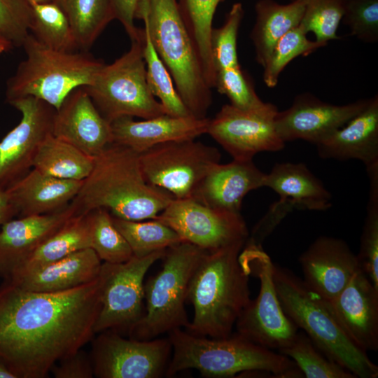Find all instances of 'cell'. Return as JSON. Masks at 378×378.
Segmentation results:
<instances>
[{
    "mask_svg": "<svg viewBox=\"0 0 378 378\" xmlns=\"http://www.w3.org/2000/svg\"><path fill=\"white\" fill-rule=\"evenodd\" d=\"M181 15L193 41L206 82L214 88V67L210 36L214 15L221 0H177Z\"/></svg>",
    "mask_w": 378,
    "mask_h": 378,
    "instance_id": "4dcf8cb0",
    "label": "cell"
},
{
    "mask_svg": "<svg viewBox=\"0 0 378 378\" xmlns=\"http://www.w3.org/2000/svg\"><path fill=\"white\" fill-rule=\"evenodd\" d=\"M31 8L30 31L40 42L52 49L73 52L78 47L67 15L55 1Z\"/></svg>",
    "mask_w": 378,
    "mask_h": 378,
    "instance_id": "d6a6232c",
    "label": "cell"
},
{
    "mask_svg": "<svg viewBox=\"0 0 378 378\" xmlns=\"http://www.w3.org/2000/svg\"><path fill=\"white\" fill-rule=\"evenodd\" d=\"M323 159L358 160L366 170L378 167V96L343 127L318 143Z\"/></svg>",
    "mask_w": 378,
    "mask_h": 378,
    "instance_id": "d4e9b609",
    "label": "cell"
},
{
    "mask_svg": "<svg viewBox=\"0 0 378 378\" xmlns=\"http://www.w3.org/2000/svg\"><path fill=\"white\" fill-rule=\"evenodd\" d=\"M90 213L91 248L105 262L122 263L129 260L133 253L123 235L115 226L111 214L102 208L90 211Z\"/></svg>",
    "mask_w": 378,
    "mask_h": 378,
    "instance_id": "f35d334b",
    "label": "cell"
},
{
    "mask_svg": "<svg viewBox=\"0 0 378 378\" xmlns=\"http://www.w3.org/2000/svg\"><path fill=\"white\" fill-rule=\"evenodd\" d=\"M238 259L248 276L259 279L260 290L238 317L237 332L279 352L293 342L298 327L286 316L279 302L273 279L274 263L262 245L247 240Z\"/></svg>",
    "mask_w": 378,
    "mask_h": 378,
    "instance_id": "30bf717a",
    "label": "cell"
},
{
    "mask_svg": "<svg viewBox=\"0 0 378 378\" xmlns=\"http://www.w3.org/2000/svg\"><path fill=\"white\" fill-rule=\"evenodd\" d=\"M92 349L99 378H158L165 375L172 353L169 338L125 339L115 330L99 332Z\"/></svg>",
    "mask_w": 378,
    "mask_h": 378,
    "instance_id": "4fadbf2b",
    "label": "cell"
},
{
    "mask_svg": "<svg viewBox=\"0 0 378 378\" xmlns=\"http://www.w3.org/2000/svg\"><path fill=\"white\" fill-rule=\"evenodd\" d=\"M209 118L192 116L175 117L163 114L136 121L122 116L111 121L113 143L124 146L137 153L165 142L195 139L206 134Z\"/></svg>",
    "mask_w": 378,
    "mask_h": 378,
    "instance_id": "603a6c76",
    "label": "cell"
},
{
    "mask_svg": "<svg viewBox=\"0 0 378 378\" xmlns=\"http://www.w3.org/2000/svg\"><path fill=\"white\" fill-rule=\"evenodd\" d=\"M370 179L367 214L356 255L360 269L378 290V169L368 172Z\"/></svg>",
    "mask_w": 378,
    "mask_h": 378,
    "instance_id": "74e56055",
    "label": "cell"
},
{
    "mask_svg": "<svg viewBox=\"0 0 378 378\" xmlns=\"http://www.w3.org/2000/svg\"><path fill=\"white\" fill-rule=\"evenodd\" d=\"M205 251L183 241L166 250L162 270L144 284L146 311L128 330L130 338L149 340L187 328L190 323L185 309L188 288Z\"/></svg>",
    "mask_w": 378,
    "mask_h": 378,
    "instance_id": "ba28073f",
    "label": "cell"
},
{
    "mask_svg": "<svg viewBox=\"0 0 378 378\" xmlns=\"http://www.w3.org/2000/svg\"><path fill=\"white\" fill-rule=\"evenodd\" d=\"M53 1H55V3L59 4L61 7L63 8L65 0H53Z\"/></svg>",
    "mask_w": 378,
    "mask_h": 378,
    "instance_id": "816d5d0a",
    "label": "cell"
},
{
    "mask_svg": "<svg viewBox=\"0 0 378 378\" xmlns=\"http://www.w3.org/2000/svg\"><path fill=\"white\" fill-rule=\"evenodd\" d=\"M300 24L288 31L275 44L263 68L262 78L268 88H274L284 69L300 55H308L327 44L312 41Z\"/></svg>",
    "mask_w": 378,
    "mask_h": 378,
    "instance_id": "8d00e7d4",
    "label": "cell"
},
{
    "mask_svg": "<svg viewBox=\"0 0 378 378\" xmlns=\"http://www.w3.org/2000/svg\"><path fill=\"white\" fill-rule=\"evenodd\" d=\"M166 250L143 257L133 255L122 263L102 264L101 307L94 333L108 330L128 331L142 317L145 274L155 262L163 258Z\"/></svg>",
    "mask_w": 378,
    "mask_h": 378,
    "instance_id": "7c38bea8",
    "label": "cell"
},
{
    "mask_svg": "<svg viewBox=\"0 0 378 378\" xmlns=\"http://www.w3.org/2000/svg\"><path fill=\"white\" fill-rule=\"evenodd\" d=\"M300 1L304 5V13L300 24L306 33L312 32L315 41L325 44L340 38L337 31L346 0Z\"/></svg>",
    "mask_w": 378,
    "mask_h": 378,
    "instance_id": "ab89813d",
    "label": "cell"
},
{
    "mask_svg": "<svg viewBox=\"0 0 378 378\" xmlns=\"http://www.w3.org/2000/svg\"><path fill=\"white\" fill-rule=\"evenodd\" d=\"M144 177L175 199L192 197L211 168L220 162L218 150L195 139L172 141L139 154Z\"/></svg>",
    "mask_w": 378,
    "mask_h": 378,
    "instance_id": "8fae6325",
    "label": "cell"
},
{
    "mask_svg": "<svg viewBox=\"0 0 378 378\" xmlns=\"http://www.w3.org/2000/svg\"><path fill=\"white\" fill-rule=\"evenodd\" d=\"M8 103L21 113L22 118L0 141L1 190H6L33 168L40 144L52 133L55 113L52 106L33 97Z\"/></svg>",
    "mask_w": 378,
    "mask_h": 378,
    "instance_id": "2e32d148",
    "label": "cell"
},
{
    "mask_svg": "<svg viewBox=\"0 0 378 378\" xmlns=\"http://www.w3.org/2000/svg\"><path fill=\"white\" fill-rule=\"evenodd\" d=\"M52 134L93 158L113 143L111 123L99 113L85 87L72 90L55 110Z\"/></svg>",
    "mask_w": 378,
    "mask_h": 378,
    "instance_id": "ffe728a7",
    "label": "cell"
},
{
    "mask_svg": "<svg viewBox=\"0 0 378 378\" xmlns=\"http://www.w3.org/2000/svg\"><path fill=\"white\" fill-rule=\"evenodd\" d=\"M168 334L172 357L165 372L167 377L195 369L206 377H232L246 372H265L274 377H304L290 358L237 332L212 338L176 328Z\"/></svg>",
    "mask_w": 378,
    "mask_h": 378,
    "instance_id": "277c9868",
    "label": "cell"
},
{
    "mask_svg": "<svg viewBox=\"0 0 378 378\" xmlns=\"http://www.w3.org/2000/svg\"><path fill=\"white\" fill-rule=\"evenodd\" d=\"M279 353L290 358L307 378H356L323 354L303 332Z\"/></svg>",
    "mask_w": 378,
    "mask_h": 378,
    "instance_id": "d590c367",
    "label": "cell"
},
{
    "mask_svg": "<svg viewBox=\"0 0 378 378\" xmlns=\"http://www.w3.org/2000/svg\"><path fill=\"white\" fill-rule=\"evenodd\" d=\"M77 215L70 203L52 214L19 217L0 227V277L8 279L48 238Z\"/></svg>",
    "mask_w": 378,
    "mask_h": 378,
    "instance_id": "44dd1931",
    "label": "cell"
},
{
    "mask_svg": "<svg viewBox=\"0 0 378 378\" xmlns=\"http://www.w3.org/2000/svg\"><path fill=\"white\" fill-rule=\"evenodd\" d=\"M64 10L78 49L87 51L115 19L112 0H65Z\"/></svg>",
    "mask_w": 378,
    "mask_h": 378,
    "instance_id": "1f68e13d",
    "label": "cell"
},
{
    "mask_svg": "<svg viewBox=\"0 0 378 378\" xmlns=\"http://www.w3.org/2000/svg\"><path fill=\"white\" fill-rule=\"evenodd\" d=\"M175 199L145 180L139 154L115 143L94 157L93 168L71 202L76 214L96 209L128 220L155 219Z\"/></svg>",
    "mask_w": 378,
    "mask_h": 378,
    "instance_id": "7a4b0ae2",
    "label": "cell"
},
{
    "mask_svg": "<svg viewBox=\"0 0 378 378\" xmlns=\"http://www.w3.org/2000/svg\"><path fill=\"white\" fill-rule=\"evenodd\" d=\"M17 216V211L6 192L0 190V227Z\"/></svg>",
    "mask_w": 378,
    "mask_h": 378,
    "instance_id": "7dc6e473",
    "label": "cell"
},
{
    "mask_svg": "<svg viewBox=\"0 0 378 378\" xmlns=\"http://www.w3.org/2000/svg\"><path fill=\"white\" fill-rule=\"evenodd\" d=\"M0 378H17L1 360H0Z\"/></svg>",
    "mask_w": 378,
    "mask_h": 378,
    "instance_id": "c3c4849f",
    "label": "cell"
},
{
    "mask_svg": "<svg viewBox=\"0 0 378 378\" xmlns=\"http://www.w3.org/2000/svg\"><path fill=\"white\" fill-rule=\"evenodd\" d=\"M50 372L56 378H92L94 370L91 358L81 349L57 362Z\"/></svg>",
    "mask_w": 378,
    "mask_h": 378,
    "instance_id": "f6af8a7d",
    "label": "cell"
},
{
    "mask_svg": "<svg viewBox=\"0 0 378 378\" xmlns=\"http://www.w3.org/2000/svg\"><path fill=\"white\" fill-rule=\"evenodd\" d=\"M246 241L205 251L190 279L186 301L193 318L187 332L212 338L226 337L251 301L249 276L239 262Z\"/></svg>",
    "mask_w": 378,
    "mask_h": 378,
    "instance_id": "3957f363",
    "label": "cell"
},
{
    "mask_svg": "<svg viewBox=\"0 0 378 378\" xmlns=\"http://www.w3.org/2000/svg\"><path fill=\"white\" fill-rule=\"evenodd\" d=\"M144 29L131 41L128 51L110 64H104L86 91L109 122L122 117L149 119L166 114L152 94L143 55Z\"/></svg>",
    "mask_w": 378,
    "mask_h": 378,
    "instance_id": "9c48e42d",
    "label": "cell"
},
{
    "mask_svg": "<svg viewBox=\"0 0 378 378\" xmlns=\"http://www.w3.org/2000/svg\"><path fill=\"white\" fill-rule=\"evenodd\" d=\"M143 29V55L147 82L152 94L160 99L166 114L175 117L192 116L181 99L168 69L156 52L148 29L144 26Z\"/></svg>",
    "mask_w": 378,
    "mask_h": 378,
    "instance_id": "e575fe53",
    "label": "cell"
},
{
    "mask_svg": "<svg viewBox=\"0 0 378 378\" xmlns=\"http://www.w3.org/2000/svg\"><path fill=\"white\" fill-rule=\"evenodd\" d=\"M324 302L357 347L378 349V290L360 269L334 299Z\"/></svg>",
    "mask_w": 378,
    "mask_h": 378,
    "instance_id": "ac0fdd59",
    "label": "cell"
},
{
    "mask_svg": "<svg viewBox=\"0 0 378 378\" xmlns=\"http://www.w3.org/2000/svg\"><path fill=\"white\" fill-rule=\"evenodd\" d=\"M307 287L325 301L334 299L360 269L356 255L342 239L318 237L299 258Z\"/></svg>",
    "mask_w": 378,
    "mask_h": 378,
    "instance_id": "d6986e66",
    "label": "cell"
},
{
    "mask_svg": "<svg viewBox=\"0 0 378 378\" xmlns=\"http://www.w3.org/2000/svg\"><path fill=\"white\" fill-rule=\"evenodd\" d=\"M277 108L271 103L261 107L243 109L230 104L223 105L209 119L206 134L218 142L233 158L253 160L263 151L282 150L285 143L274 126Z\"/></svg>",
    "mask_w": 378,
    "mask_h": 378,
    "instance_id": "5bb4252c",
    "label": "cell"
},
{
    "mask_svg": "<svg viewBox=\"0 0 378 378\" xmlns=\"http://www.w3.org/2000/svg\"><path fill=\"white\" fill-rule=\"evenodd\" d=\"M102 264V260L94 251L89 248L6 281L28 290L60 292L86 284L97 279Z\"/></svg>",
    "mask_w": 378,
    "mask_h": 378,
    "instance_id": "4316f807",
    "label": "cell"
},
{
    "mask_svg": "<svg viewBox=\"0 0 378 378\" xmlns=\"http://www.w3.org/2000/svg\"><path fill=\"white\" fill-rule=\"evenodd\" d=\"M265 177L253 160L219 162L208 172L192 198L209 207L241 214L244 197L264 187Z\"/></svg>",
    "mask_w": 378,
    "mask_h": 378,
    "instance_id": "cb8c5ba5",
    "label": "cell"
},
{
    "mask_svg": "<svg viewBox=\"0 0 378 378\" xmlns=\"http://www.w3.org/2000/svg\"><path fill=\"white\" fill-rule=\"evenodd\" d=\"M214 88L228 97L231 105L239 108H256L265 104L257 95L241 66L216 71Z\"/></svg>",
    "mask_w": 378,
    "mask_h": 378,
    "instance_id": "b9f144b4",
    "label": "cell"
},
{
    "mask_svg": "<svg viewBox=\"0 0 378 378\" xmlns=\"http://www.w3.org/2000/svg\"><path fill=\"white\" fill-rule=\"evenodd\" d=\"M342 20L360 41H378V0H346Z\"/></svg>",
    "mask_w": 378,
    "mask_h": 378,
    "instance_id": "7bdbcfd3",
    "label": "cell"
},
{
    "mask_svg": "<svg viewBox=\"0 0 378 378\" xmlns=\"http://www.w3.org/2000/svg\"><path fill=\"white\" fill-rule=\"evenodd\" d=\"M255 10V22L250 38L255 47V59L263 67L277 41L300 24L304 5L300 0H292L287 4L259 0Z\"/></svg>",
    "mask_w": 378,
    "mask_h": 378,
    "instance_id": "83f0119b",
    "label": "cell"
},
{
    "mask_svg": "<svg viewBox=\"0 0 378 378\" xmlns=\"http://www.w3.org/2000/svg\"><path fill=\"white\" fill-rule=\"evenodd\" d=\"M31 8L25 0H0V33L13 46H22L29 35Z\"/></svg>",
    "mask_w": 378,
    "mask_h": 378,
    "instance_id": "ee69618b",
    "label": "cell"
},
{
    "mask_svg": "<svg viewBox=\"0 0 378 378\" xmlns=\"http://www.w3.org/2000/svg\"><path fill=\"white\" fill-rule=\"evenodd\" d=\"M273 279L286 316L329 358L356 378H377L378 367L342 330L324 300L290 270L274 264Z\"/></svg>",
    "mask_w": 378,
    "mask_h": 378,
    "instance_id": "8992f818",
    "label": "cell"
},
{
    "mask_svg": "<svg viewBox=\"0 0 378 378\" xmlns=\"http://www.w3.org/2000/svg\"><path fill=\"white\" fill-rule=\"evenodd\" d=\"M136 19L144 21L154 48L168 69L190 115L206 118L212 104L193 41L177 0H139Z\"/></svg>",
    "mask_w": 378,
    "mask_h": 378,
    "instance_id": "5b68a950",
    "label": "cell"
},
{
    "mask_svg": "<svg viewBox=\"0 0 378 378\" xmlns=\"http://www.w3.org/2000/svg\"><path fill=\"white\" fill-rule=\"evenodd\" d=\"M139 2V0H112L115 19L122 24L131 41L140 34L141 28L134 23Z\"/></svg>",
    "mask_w": 378,
    "mask_h": 378,
    "instance_id": "bcb514c9",
    "label": "cell"
},
{
    "mask_svg": "<svg viewBox=\"0 0 378 378\" xmlns=\"http://www.w3.org/2000/svg\"><path fill=\"white\" fill-rule=\"evenodd\" d=\"M112 218L115 226L130 245L133 255L137 257L166 250L182 241L173 229L155 219L144 222L124 220L113 216Z\"/></svg>",
    "mask_w": 378,
    "mask_h": 378,
    "instance_id": "836d02e7",
    "label": "cell"
},
{
    "mask_svg": "<svg viewBox=\"0 0 378 378\" xmlns=\"http://www.w3.org/2000/svg\"><path fill=\"white\" fill-rule=\"evenodd\" d=\"M13 48L12 43L0 33V54Z\"/></svg>",
    "mask_w": 378,
    "mask_h": 378,
    "instance_id": "681fc988",
    "label": "cell"
},
{
    "mask_svg": "<svg viewBox=\"0 0 378 378\" xmlns=\"http://www.w3.org/2000/svg\"><path fill=\"white\" fill-rule=\"evenodd\" d=\"M94 162V158L50 133L40 144L33 168L53 177L83 181L90 174Z\"/></svg>",
    "mask_w": 378,
    "mask_h": 378,
    "instance_id": "f546056e",
    "label": "cell"
},
{
    "mask_svg": "<svg viewBox=\"0 0 378 378\" xmlns=\"http://www.w3.org/2000/svg\"><path fill=\"white\" fill-rule=\"evenodd\" d=\"M25 1L31 6L36 4L50 2V1H52L53 0H25Z\"/></svg>",
    "mask_w": 378,
    "mask_h": 378,
    "instance_id": "f907efd6",
    "label": "cell"
},
{
    "mask_svg": "<svg viewBox=\"0 0 378 378\" xmlns=\"http://www.w3.org/2000/svg\"><path fill=\"white\" fill-rule=\"evenodd\" d=\"M244 15L242 4L235 3L227 13L223 24L211 30L210 46L216 72L224 69L240 66L237 43Z\"/></svg>",
    "mask_w": 378,
    "mask_h": 378,
    "instance_id": "60d3db41",
    "label": "cell"
},
{
    "mask_svg": "<svg viewBox=\"0 0 378 378\" xmlns=\"http://www.w3.org/2000/svg\"><path fill=\"white\" fill-rule=\"evenodd\" d=\"M22 47L26 59L6 84L8 102L25 97L41 99L57 110L74 89L89 85L104 63L92 55L52 49L31 33Z\"/></svg>",
    "mask_w": 378,
    "mask_h": 378,
    "instance_id": "52a82bcc",
    "label": "cell"
},
{
    "mask_svg": "<svg viewBox=\"0 0 378 378\" xmlns=\"http://www.w3.org/2000/svg\"><path fill=\"white\" fill-rule=\"evenodd\" d=\"M83 181L53 177L32 168L5 191L19 217L43 215L65 209Z\"/></svg>",
    "mask_w": 378,
    "mask_h": 378,
    "instance_id": "484cf974",
    "label": "cell"
},
{
    "mask_svg": "<svg viewBox=\"0 0 378 378\" xmlns=\"http://www.w3.org/2000/svg\"><path fill=\"white\" fill-rule=\"evenodd\" d=\"M369 99L335 105L310 93H302L288 108L276 112L275 129L285 144L301 139L316 145L360 113Z\"/></svg>",
    "mask_w": 378,
    "mask_h": 378,
    "instance_id": "e0dca14e",
    "label": "cell"
},
{
    "mask_svg": "<svg viewBox=\"0 0 378 378\" xmlns=\"http://www.w3.org/2000/svg\"><path fill=\"white\" fill-rule=\"evenodd\" d=\"M155 220L173 229L181 241L206 251L246 241L248 237L241 214L209 207L192 197L174 199Z\"/></svg>",
    "mask_w": 378,
    "mask_h": 378,
    "instance_id": "9a60e30c",
    "label": "cell"
},
{
    "mask_svg": "<svg viewBox=\"0 0 378 378\" xmlns=\"http://www.w3.org/2000/svg\"><path fill=\"white\" fill-rule=\"evenodd\" d=\"M102 277L67 290L0 286V360L17 378H43L59 360L94 335L101 307Z\"/></svg>",
    "mask_w": 378,
    "mask_h": 378,
    "instance_id": "6da1fadb",
    "label": "cell"
},
{
    "mask_svg": "<svg viewBox=\"0 0 378 378\" xmlns=\"http://www.w3.org/2000/svg\"><path fill=\"white\" fill-rule=\"evenodd\" d=\"M264 187L279 196L269 211L281 220L293 209L325 211L332 206L330 192L302 162L275 164L265 174Z\"/></svg>",
    "mask_w": 378,
    "mask_h": 378,
    "instance_id": "7402d4cb",
    "label": "cell"
},
{
    "mask_svg": "<svg viewBox=\"0 0 378 378\" xmlns=\"http://www.w3.org/2000/svg\"><path fill=\"white\" fill-rule=\"evenodd\" d=\"M91 227L90 211L73 216L44 241L8 279L24 275L74 252L91 248Z\"/></svg>",
    "mask_w": 378,
    "mask_h": 378,
    "instance_id": "f1b7e54d",
    "label": "cell"
}]
</instances>
